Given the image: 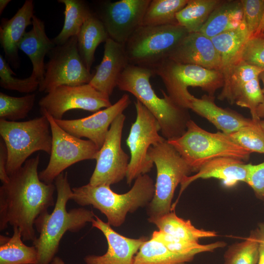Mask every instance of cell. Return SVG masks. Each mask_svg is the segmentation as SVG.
Wrapping results in <instances>:
<instances>
[{
  "label": "cell",
  "mask_w": 264,
  "mask_h": 264,
  "mask_svg": "<svg viewBox=\"0 0 264 264\" xmlns=\"http://www.w3.org/2000/svg\"><path fill=\"white\" fill-rule=\"evenodd\" d=\"M39 154L27 159L0 187V230L18 227L23 241H34L36 220L55 205V184L42 181L38 173Z\"/></svg>",
  "instance_id": "obj_1"
},
{
  "label": "cell",
  "mask_w": 264,
  "mask_h": 264,
  "mask_svg": "<svg viewBox=\"0 0 264 264\" xmlns=\"http://www.w3.org/2000/svg\"><path fill=\"white\" fill-rule=\"evenodd\" d=\"M55 185L57 199L53 211L41 215L35 223L39 233L32 242L37 251L36 264H51L66 232H78L95 219V215L91 210L84 208L66 210L67 202L72 194L67 173H62L55 178Z\"/></svg>",
  "instance_id": "obj_2"
},
{
  "label": "cell",
  "mask_w": 264,
  "mask_h": 264,
  "mask_svg": "<svg viewBox=\"0 0 264 264\" xmlns=\"http://www.w3.org/2000/svg\"><path fill=\"white\" fill-rule=\"evenodd\" d=\"M154 75L149 68L129 64L121 75L117 87L134 95L155 117L162 136L167 140L178 137L186 131L191 119L188 110L177 104L163 90L159 97L150 84Z\"/></svg>",
  "instance_id": "obj_3"
},
{
  "label": "cell",
  "mask_w": 264,
  "mask_h": 264,
  "mask_svg": "<svg viewBox=\"0 0 264 264\" xmlns=\"http://www.w3.org/2000/svg\"><path fill=\"white\" fill-rule=\"evenodd\" d=\"M154 190L153 179L144 174L135 179L132 188L126 193H116L109 185L92 186L88 183L72 188L71 199L81 206L92 205L106 216L110 226L119 227L128 213L148 206Z\"/></svg>",
  "instance_id": "obj_4"
},
{
  "label": "cell",
  "mask_w": 264,
  "mask_h": 264,
  "mask_svg": "<svg viewBox=\"0 0 264 264\" xmlns=\"http://www.w3.org/2000/svg\"><path fill=\"white\" fill-rule=\"evenodd\" d=\"M167 141L177 151L192 172H198L205 164L220 157L247 161L251 153L224 133L206 131L191 119L188 121L186 130L182 135Z\"/></svg>",
  "instance_id": "obj_5"
},
{
  "label": "cell",
  "mask_w": 264,
  "mask_h": 264,
  "mask_svg": "<svg viewBox=\"0 0 264 264\" xmlns=\"http://www.w3.org/2000/svg\"><path fill=\"white\" fill-rule=\"evenodd\" d=\"M0 134L7 151L8 176L20 168L34 153L41 151L51 153V132L44 115L22 122L0 119Z\"/></svg>",
  "instance_id": "obj_6"
},
{
  "label": "cell",
  "mask_w": 264,
  "mask_h": 264,
  "mask_svg": "<svg viewBox=\"0 0 264 264\" xmlns=\"http://www.w3.org/2000/svg\"><path fill=\"white\" fill-rule=\"evenodd\" d=\"M188 33L178 23L141 25L124 44L129 64L153 70Z\"/></svg>",
  "instance_id": "obj_7"
},
{
  "label": "cell",
  "mask_w": 264,
  "mask_h": 264,
  "mask_svg": "<svg viewBox=\"0 0 264 264\" xmlns=\"http://www.w3.org/2000/svg\"><path fill=\"white\" fill-rule=\"evenodd\" d=\"M147 155L157 170L154 194L148 206V220L151 222L171 211L175 190L192 170L167 139L152 146Z\"/></svg>",
  "instance_id": "obj_8"
},
{
  "label": "cell",
  "mask_w": 264,
  "mask_h": 264,
  "mask_svg": "<svg viewBox=\"0 0 264 264\" xmlns=\"http://www.w3.org/2000/svg\"><path fill=\"white\" fill-rule=\"evenodd\" d=\"M154 74L162 79L167 94L182 107L183 102L190 93L189 87H199L208 95L214 96L222 88L224 77L219 70L200 66L177 63L167 59L153 70Z\"/></svg>",
  "instance_id": "obj_9"
},
{
  "label": "cell",
  "mask_w": 264,
  "mask_h": 264,
  "mask_svg": "<svg viewBox=\"0 0 264 264\" xmlns=\"http://www.w3.org/2000/svg\"><path fill=\"white\" fill-rule=\"evenodd\" d=\"M41 113L49 122L52 139L49 161L46 167L39 174L42 181L53 183L60 174L72 165L82 160H96L100 149L94 143L69 134L48 113Z\"/></svg>",
  "instance_id": "obj_10"
},
{
  "label": "cell",
  "mask_w": 264,
  "mask_h": 264,
  "mask_svg": "<svg viewBox=\"0 0 264 264\" xmlns=\"http://www.w3.org/2000/svg\"><path fill=\"white\" fill-rule=\"evenodd\" d=\"M44 80L39 91L48 93L60 86H76L89 84L93 75L84 65L79 54L77 36L55 46L48 53Z\"/></svg>",
  "instance_id": "obj_11"
},
{
  "label": "cell",
  "mask_w": 264,
  "mask_h": 264,
  "mask_svg": "<svg viewBox=\"0 0 264 264\" xmlns=\"http://www.w3.org/2000/svg\"><path fill=\"white\" fill-rule=\"evenodd\" d=\"M134 105L136 118L126 140L131 154L126 177L129 185L151 170L154 163L148 157L149 149L166 139L159 135L160 125L152 113L138 100Z\"/></svg>",
  "instance_id": "obj_12"
},
{
  "label": "cell",
  "mask_w": 264,
  "mask_h": 264,
  "mask_svg": "<svg viewBox=\"0 0 264 264\" xmlns=\"http://www.w3.org/2000/svg\"><path fill=\"white\" fill-rule=\"evenodd\" d=\"M125 115L120 114L112 122L98 154L89 184L92 186L117 183L126 177L129 156L121 147Z\"/></svg>",
  "instance_id": "obj_13"
},
{
  "label": "cell",
  "mask_w": 264,
  "mask_h": 264,
  "mask_svg": "<svg viewBox=\"0 0 264 264\" xmlns=\"http://www.w3.org/2000/svg\"><path fill=\"white\" fill-rule=\"evenodd\" d=\"M263 72L260 68L240 61L223 76L224 84L218 98L248 109L252 119L260 121L257 110L264 101L259 82Z\"/></svg>",
  "instance_id": "obj_14"
},
{
  "label": "cell",
  "mask_w": 264,
  "mask_h": 264,
  "mask_svg": "<svg viewBox=\"0 0 264 264\" xmlns=\"http://www.w3.org/2000/svg\"><path fill=\"white\" fill-rule=\"evenodd\" d=\"M111 105L109 96L89 84L60 86L50 91L39 102L41 112H47L55 119H62L64 114L71 110L97 112Z\"/></svg>",
  "instance_id": "obj_15"
},
{
  "label": "cell",
  "mask_w": 264,
  "mask_h": 264,
  "mask_svg": "<svg viewBox=\"0 0 264 264\" xmlns=\"http://www.w3.org/2000/svg\"><path fill=\"white\" fill-rule=\"evenodd\" d=\"M151 0H120L106 2L99 16L109 35L115 42L124 44L142 25Z\"/></svg>",
  "instance_id": "obj_16"
},
{
  "label": "cell",
  "mask_w": 264,
  "mask_h": 264,
  "mask_svg": "<svg viewBox=\"0 0 264 264\" xmlns=\"http://www.w3.org/2000/svg\"><path fill=\"white\" fill-rule=\"evenodd\" d=\"M131 103L129 96L124 94L114 104L87 117L75 119H55L57 124L69 134L86 137L100 149L113 120Z\"/></svg>",
  "instance_id": "obj_17"
},
{
  "label": "cell",
  "mask_w": 264,
  "mask_h": 264,
  "mask_svg": "<svg viewBox=\"0 0 264 264\" xmlns=\"http://www.w3.org/2000/svg\"><path fill=\"white\" fill-rule=\"evenodd\" d=\"M93 227L102 232L108 243V249L104 255H89L84 260L86 264H132L134 255L147 240L144 236L132 239L115 232L108 223L95 215L91 222Z\"/></svg>",
  "instance_id": "obj_18"
},
{
  "label": "cell",
  "mask_w": 264,
  "mask_h": 264,
  "mask_svg": "<svg viewBox=\"0 0 264 264\" xmlns=\"http://www.w3.org/2000/svg\"><path fill=\"white\" fill-rule=\"evenodd\" d=\"M182 107L191 109L205 118L225 134L258 122L231 110L218 106L215 102V96L208 94L198 98L190 93L186 97Z\"/></svg>",
  "instance_id": "obj_19"
},
{
  "label": "cell",
  "mask_w": 264,
  "mask_h": 264,
  "mask_svg": "<svg viewBox=\"0 0 264 264\" xmlns=\"http://www.w3.org/2000/svg\"><path fill=\"white\" fill-rule=\"evenodd\" d=\"M168 59L220 71V61L211 38L199 32L189 33L174 49Z\"/></svg>",
  "instance_id": "obj_20"
},
{
  "label": "cell",
  "mask_w": 264,
  "mask_h": 264,
  "mask_svg": "<svg viewBox=\"0 0 264 264\" xmlns=\"http://www.w3.org/2000/svg\"><path fill=\"white\" fill-rule=\"evenodd\" d=\"M129 64L124 45L109 38L105 43L102 60L89 84L110 96Z\"/></svg>",
  "instance_id": "obj_21"
},
{
  "label": "cell",
  "mask_w": 264,
  "mask_h": 264,
  "mask_svg": "<svg viewBox=\"0 0 264 264\" xmlns=\"http://www.w3.org/2000/svg\"><path fill=\"white\" fill-rule=\"evenodd\" d=\"M32 0H26L10 19L2 18L0 26V42L5 58L13 66L19 64V44L34 16Z\"/></svg>",
  "instance_id": "obj_22"
},
{
  "label": "cell",
  "mask_w": 264,
  "mask_h": 264,
  "mask_svg": "<svg viewBox=\"0 0 264 264\" xmlns=\"http://www.w3.org/2000/svg\"><path fill=\"white\" fill-rule=\"evenodd\" d=\"M247 173V164L243 161L229 157H218L205 164L195 175L185 176L180 183L179 196L190 183L198 178H217L230 187L240 181L246 182Z\"/></svg>",
  "instance_id": "obj_23"
},
{
  "label": "cell",
  "mask_w": 264,
  "mask_h": 264,
  "mask_svg": "<svg viewBox=\"0 0 264 264\" xmlns=\"http://www.w3.org/2000/svg\"><path fill=\"white\" fill-rule=\"evenodd\" d=\"M32 22V27L24 34L19 44V49L30 59L32 65L31 75L40 83L44 80L45 73L44 58L56 45L47 37L42 21L34 15Z\"/></svg>",
  "instance_id": "obj_24"
},
{
  "label": "cell",
  "mask_w": 264,
  "mask_h": 264,
  "mask_svg": "<svg viewBox=\"0 0 264 264\" xmlns=\"http://www.w3.org/2000/svg\"><path fill=\"white\" fill-rule=\"evenodd\" d=\"M249 38L244 20L237 28L211 38L219 56L220 71L223 76L241 61L243 48Z\"/></svg>",
  "instance_id": "obj_25"
},
{
  "label": "cell",
  "mask_w": 264,
  "mask_h": 264,
  "mask_svg": "<svg viewBox=\"0 0 264 264\" xmlns=\"http://www.w3.org/2000/svg\"><path fill=\"white\" fill-rule=\"evenodd\" d=\"M243 21L241 0H222L212 12L199 32L212 38L237 28Z\"/></svg>",
  "instance_id": "obj_26"
},
{
  "label": "cell",
  "mask_w": 264,
  "mask_h": 264,
  "mask_svg": "<svg viewBox=\"0 0 264 264\" xmlns=\"http://www.w3.org/2000/svg\"><path fill=\"white\" fill-rule=\"evenodd\" d=\"M109 38L99 18L92 13L87 18L77 36L79 54L87 68L90 71L97 46Z\"/></svg>",
  "instance_id": "obj_27"
},
{
  "label": "cell",
  "mask_w": 264,
  "mask_h": 264,
  "mask_svg": "<svg viewBox=\"0 0 264 264\" xmlns=\"http://www.w3.org/2000/svg\"><path fill=\"white\" fill-rule=\"evenodd\" d=\"M13 229L12 237L0 236V264H36V247L25 245L20 229Z\"/></svg>",
  "instance_id": "obj_28"
},
{
  "label": "cell",
  "mask_w": 264,
  "mask_h": 264,
  "mask_svg": "<svg viewBox=\"0 0 264 264\" xmlns=\"http://www.w3.org/2000/svg\"><path fill=\"white\" fill-rule=\"evenodd\" d=\"M159 230L181 239L198 242L203 238L217 236L213 231H206L196 228L190 220L177 217L175 212H170L151 222Z\"/></svg>",
  "instance_id": "obj_29"
},
{
  "label": "cell",
  "mask_w": 264,
  "mask_h": 264,
  "mask_svg": "<svg viewBox=\"0 0 264 264\" xmlns=\"http://www.w3.org/2000/svg\"><path fill=\"white\" fill-rule=\"evenodd\" d=\"M65 5V20L60 33L53 39L56 45L64 44L77 36L87 18L92 13L88 6L81 0H59Z\"/></svg>",
  "instance_id": "obj_30"
},
{
  "label": "cell",
  "mask_w": 264,
  "mask_h": 264,
  "mask_svg": "<svg viewBox=\"0 0 264 264\" xmlns=\"http://www.w3.org/2000/svg\"><path fill=\"white\" fill-rule=\"evenodd\" d=\"M222 1L220 0H188L176 16L179 25L189 33L199 32L213 10Z\"/></svg>",
  "instance_id": "obj_31"
},
{
  "label": "cell",
  "mask_w": 264,
  "mask_h": 264,
  "mask_svg": "<svg viewBox=\"0 0 264 264\" xmlns=\"http://www.w3.org/2000/svg\"><path fill=\"white\" fill-rule=\"evenodd\" d=\"M194 257L175 254L161 242L151 238L141 246L132 264H187Z\"/></svg>",
  "instance_id": "obj_32"
},
{
  "label": "cell",
  "mask_w": 264,
  "mask_h": 264,
  "mask_svg": "<svg viewBox=\"0 0 264 264\" xmlns=\"http://www.w3.org/2000/svg\"><path fill=\"white\" fill-rule=\"evenodd\" d=\"M188 0H151L144 16L142 25H161L178 23L176 13Z\"/></svg>",
  "instance_id": "obj_33"
},
{
  "label": "cell",
  "mask_w": 264,
  "mask_h": 264,
  "mask_svg": "<svg viewBox=\"0 0 264 264\" xmlns=\"http://www.w3.org/2000/svg\"><path fill=\"white\" fill-rule=\"evenodd\" d=\"M151 238L161 242L171 252L182 256L195 257L201 252L211 251L224 246L225 243L218 242L208 244L177 238L161 231H154Z\"/></svg>",
  "instance_id": "obj_34"
},
{
  "label": "cell",
  "mask_w": 264,
  "mask_h": 264,
  "mask_svg": "<svg viewBox=\"0 0 264 264\" xmlns=\"http://www.w3.org/2000/svg\"><path fill=\"white\" fill-rule=\"evenodd\" d=\"M36 95L27 94L17 97L0 92V119L10 121L25 118L32 109Z\"/></svg>",
  "instance_id": "obj_35"
},
{
  "label": "cell",
  "mask_w": 264,
  "mask_h": 264,
  "mask_svg": "<svg viewBox=\"0 0 264 264\" xmlns=\"http://www.w3.org/2000/svg\"><path fill=\"white\" fill-rule=\"evenodd\" d=\"M8 63L0 55V86L3 88L16 90L22 93H30L39 88L40 82L34 76L19 79L15 77Z\"/></svg>",
  "instance_id": "obj_36"
},
{
  "label": "cell",
  "mask_w": 264,
  "mask_h": 264,
  "mask_svg": "<svg viewBox=\"0 0 264 264\" xmlns=\"http://www.w3.org/2000/svg\"><path fill=\"white\" fill-rule=\"evenodd\" d=\"M260 240L250 238L231 246L224 255V264H256Z\"/></svg>",
  "instance_id": "obj_37"
},
{
  "label": "cell",
  "mask_w": 264,
  "mask_h": 264,
  "mask_svg": "<svg viewBox=\"0 0 264 264\" xmlns=\"http://www.w3.org/2000/svg\"><path fill=\"white\" fill-rule=\"evenodd\" d=\"M259 122L226 135L234 142L251 153L264 154V132Z\"/></svg>",
  "instance_id": "obj_38"
},
{
  "label": "cell",
  "mask_w": 264,
  "mask_h": 264,
  "mask_svg": "<svg viewBox=\"0 0 264 264\" xmlns=\"http://www.w3.org/2000/svg\"><path fill=\"white\" fill-rule=\"evenodd\" d=\"M241 60L264 71V37H253L245 44Z\"/></svg>",
  "instance_id": "obj_39"
},
{
  "label": "cell",
  "mask_w": 264,
  "mask_h": 264,
  "mask_svg": "<svg viewBox=\"0 0 264 264\" xmlns=\"http://www.w3.org/2000/svg\"><path fill=\"white\" fill-rule=\"evenodd\" d=\"M241 2L243 20L250 38L254 36L260 24L264 11V0H241Z\"/></svg>",
  "instance_id": "obj_40"
},
{
  "label": "cell",
  "mask_w": 264,
  "mask_h": 264,
  "mask_svg": "<svg viewBox=\"0 0 264 264\" xmlns=\"http://www.w3.org/2000/svg\"><path fill=\"white\" fill-rule=\"evenodd\" d=\"M247 169L246 183L258 197L264 199V161L257 165L247 164Z\"/></svg>",
  "instance_id": "obj_41"
},
{
  "label": "cell",
  "mask_w": 264,
  "mask_h": 264,
  "mask_svg": "<svg viewBox=\"0 0 264 264\" xmlns=\"http://www.w3.org/2000/svg\"><path fill=\"white\" fill-rule=\"evenodd\" d=\"M7 151L6 145L1 139L0 141V179L2 184L7 182L9 176L6 172Z\"/></svg>",
  "instance_id": "obj_42"
},
{
  "label": "cell",
  "mask_w": 264,
  "mask_h": 264,
  "mask_svg": "<svg viewBox=\"0 0 264 264\" xmlns=\"http://www.w3.org/2000/svg\"><path fill=\"white\" fill-rule=\"evenodd\" d=\"M260 79H261L263 84V88L262 89L264 97V71L262 72L260 75ZM257 114L258 117L260 119L264 117V101L259 105L257 110Z\"/></svg>",
  "instance_id": "obj_43"
},
{
  "label": "cell",
  "mask_w": 264,
  "mask_h": 264,
  "mask_svg": "<svg viewBox=\"0 0 264 264\" xmlns=\"http://www.w3.org/2000/svg\"><path fill=\"white\" fill-rule=\"evenodd\" d=\"M264 32V11L263 13L262 19L253 37L261 36Z\"/></svg>",
  "instance_id": "obj_44"
},
{
  "label": "cell",
  "mask_w": 264,
  "mask_h": 264,
  "mask_svg": "<svg viewBox=\"0 0 264 264\" xmlns=\"http://www.w3.org/2000/svg\"><path fill=\"white\" fill-rule=\"evenodd\" d=\"M259 251L258 264H264V244L262 242V240H260Z\"/></svg>",
  "instance_id": "obj_45"
},
{
  "label": "cell",
  "mask_w": 264,
  "mask_h": 264,
  "mask_svg": "<svg viewBox=\"0 0 264 264\" xmlns=\"http://www.w3.org/2000/svg\"><path fill=\"white\" fill-rule=\"evenodd\" d=\"M11 1L10 0H0V15H1L8 4Z\"/></svg>",
  "instance_id": "obj_46"
},
{
  "label": "cell",
  "mask_w": 264,
  "mask_h": 264,
  "mask_svg": "<svg viewBox=\"0 0 264 264\" xmlns=\"http://www.w3.org/2000/svg\"><path fill=\"white\" fill-rule=\"evenodd\" d=\"M51 264H66L63 260L58 256H55L52 261Z\"/></svg>",
  "instance_id": "obj_47"
},
{
  "label": "cell",
  "mask_w": 264,
  "mask_h": 264,
  "mask_svg": "<svg viewBox=\"0 0 264 264\" xmlns=\"http://www.w3.org/2000/svg\"><path fill=\"white\" fill-rule=\"evenodd\" d=\"M259 124L262 129L264 132V121L260 120L259 122Z\"/></svg>",
  "instance_id": "obj_48"
},
{
  "label": "cell",
  "mask_w": 264,
  "mask_h": 264,
  "mask_svg": "<svg viewBox=\"0 0 264 264\" xmlns=\"http://www.w3.org/2000/svg\"><path fill=\"white\" fill-rule=\"evenodd\" d=\"M261 36L264 37V33H263V34H262Z\"/></svg>",
  "instance_id": "obj_49"
},
{
  "label": "cell",
  "mask_w": 264,
  "mask_h": 264,
  "mask_svg": "<svg viewBox=\"0 0 264 264\" xmlns=\"http://www.w3.org/2000/svg\"><path fill=\"white\" fill-rule=\"evenodd\" d=\"M262 242L263 243V244H264V240H262Z\"/></svg>",
  "instance_id": "obj_50"
}]
</instances>
